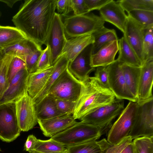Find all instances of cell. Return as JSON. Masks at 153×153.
<instances>
[{
	"mask_svg": "<svg viewBox=\"0 0 153 153\" xmlns=\"http://www.w3.org/2000/svg\"><path fill=\"white\" fill-rule=\"evenodd\" d=\"M37 139L34 135H29L25 144L24 150L29 153H33L34 152Z\"/></svg>",
	"mask_w": 153,
	"mask_h": 153,
	"instance_id": "45",
	"label": "cell"
},
{
	"mask_svg": "<svg viewBox=\"0 0 153 153\" xmlns=\"http://www.w3.org/2000/svg\"><path fill=\"white\" fill-rule=\"evenodd\" d=\"M29 73L26 68L20 71L13 78L0 99V105L16 102L27 92V83Z\"/></svg>",
	"mask_w": 153,
	"mask_h": 153,
	"instance_id": "15",
	"label": "cell"
},
{
	"mask_svg": "<svg viewBox=\"0 0 153 153\" xmlns=\"http://www.w3.org/2000/svg\"><path fill=\"white\" fill-rule=\"evenodd\" d=\"M41 49V46L26 37L1 51L6 54L20 57L24 60L26 56Z\"/></svg>",
	"mask_w": 153,
	"mask_h": 153,
	"instance_id": "24",
	"label": "cell"
},
{
	"mask_svg": "<svg viewBox=\"0 0 153 153\" xmlns=\"http://www.w3.org/2000/svg\"><path fill=\"white\" fill-rule=\"evenodd\" d=\"M67 153H102L103 147L101 140L92 141L66 147Z\"/></svg>",
	"mask_w": 153,
	"mask_h": 153,
	"instance_id": "32",
	"label": "cell"
},
{
	"mask_svg": "<svg viewBox=\"0 0 153 153\" xmlns=\"http://www.w3.org/2000/svg\"><path fill=\"white\" fill-rule=\"evenodd\" d=\"M13 57L0 52V99L8 87V72Z\"/></svg>",
	"mask_w": 153,
	"mask_h": 153,
	"instance_id": "31",
	"label": "cell"
},
{
	"mask_svg": "<svg viewBox=\"0 0 153 153\" xmlns=\"http://www.w3.org/2000/svg\"><path fill=\"white\" fill-rule=\"evenodd\" d=\"M42 51V49L38 50L25 57L26 68L29 74L36 71L38 63Z\"/></svg>",
	"mask_w": 153,
	"mask_h": 153,
	"instance_id": "38",
	"label": "cell"
},
{
	"mask_svg": "<svg viewBox=\"0 0 153 153\" xmlns=\"http://www.w3.org/2000/svg\"><path fill=\"white\" fill-rule=\"evenodd\" d=\"M26 68L25 61L22 58L13 56L10 63L7 76V85L13 78L21 70ZM8 88V87H7Z\"/></svg>",
	"mask_w": 153,
	"mask_h": 153,
	"instance_id": "37",
	"label": "cell"
},
{
	"mask_svg": "<svg viewBox=\"0 0 153 153\" xmlns=\"http://www.w3.org/2000/svg\"><path fill=\"white\" fill-rule=\"evenodd\" d=\"M35 105L38 120L65 115L58 109L56 99L49 94H47Z\"/></svg>",
	"mask_w": 153,
	"mask_h": 153,
	"instance_id": "23",
	"label": "cell"
},
{
	"mask_svg": "<svg viewBox=\"0 0 153 153\" xmlns=\"http://www.w3.org/2000/svg\"><path fill=\"white\" fill-rule=\"evenodd\" d=\"M92 34L94 39L93 44L92 54L95 53L107 43L119 40L115 30L108 29L105 27Z\"/></svg>",
	"mask_w": 153,
	"mask_h": 153,
	"instance_id": "29",
	"label": "cell"
},
{
	"mask_svg": "<svg viewBox=\"0 0 153 153\" xmlns=\"http://www.w3.org/2000/svg\"><path fill=\"white\" fill-rule=\"evenodd\" d=\"M102 134L97 127L80 121L51 138L67 147L96 141Z\"/></svg>",
	"mask_w": 153,
	"mask_h": 153,
	"instance_id": "4",
	"label": "cell"
},
{
	"mask_svg": "<svg viewBox=\"0 0 153 153\" xmlns=\"http://www.w3.org/2000/svg\"></svg>",
	"mask_w": 153,
	"mask_h": 153,
	"instance_id": "48",
	"label": "cell"
},
{
	"mask_svg": "<svg viewBox=\"0 0 153 153\" xmlns=\"http://www.w3.org/2000/svg\"><path fill=\"white\" fill-rule=\"evenodd\" d=\"M21 131L17 120L16 102L0 105V139L9 143L20 135Z\"/></svg>",
	"mask_w": 153,
	"mask_h": 153,
	"instance_id": "9",
	"label": "cell"
},
{
	"mask_svg": "<svg viewBox=\"0 0 153 153\" xmlns=\"http://www.w3.org/2000/svg\"><path fill=\"white\" fill-rule=\"evenodd\" d=\"M99 11L100 16L105 22L112 24L124 33L128 16L117 1L111 0Z\"/></svg>",
	"mask_w": 153,
	"mask_h": 153,
	"instance_id": "17",
	"label": "cell"
},
{
	"mask_svg": "<svg viewBox=\"0 0 153 153\" xmlns=\"http://www.w3.org/2000/svg\"><path fill=\"white\" fill-rule=\"evenodd\" d=\"M153 137H140L133 141L135 153H153Z\"/></svg>",
	"mask_w": 153,
	"mask_h": 153,
	"instance_id": "36",
	"label": "cell"
},
{
	"mask_svg": "<svg viewBox=\"0 0 153 153\" xmlns=\"http://www.w3.org/2000/svg\"><path fill=\"white\" fill-rule=\"evenodd\" d=\"M108 72L109 88L116 99L137 102V99L131 93L127 86L121 69V64L117 59L107 66Z\"/></svg>",
	"mask_w": 153,
	"mask_h": 153,
	"instance_id": "11",
	"label": "cell"
},
{
	"mask_svg": "<svg viewBox=\"0 0 153 153\" xmlns=\"http://www.w3.org/2000/svg\"><path fill=\"white\" fill-rule=\"evenodd\" d=\"M93 44L84 49L72 61L69 63L68 68L77 79L82 82L88 78L89 74L95 70L91 65Z\"/></svg>",
	"mask_w": 153,
	"mask_h": 153,
	"instance_id": "14",
	"label": "cell"
},
{
	"mask_svg": "<svg viewBox=\"0 0 153 153\" xmlns=\"http://www.w3.org/2000/svg\"><path fill=\"white\" fill-rule=\"evenodd\" d=\"M111 0H85V1L90 12L99 10Z\"/></svg>",
	"mask_w": 153,
	"mask_h": 153,
	"instance_id": "44",
	"label": "cell"
},
{
	"mask_svg": "<svg viewBox=\"0 0 153 153\" xmlns=\"http://www.w3.org/2000/svg\"><path fill=\"white\" fill-rule=\"evenodd\" d=\"M124 108V100L116 99L112 103L92 111L79 120L97 127L103 133L110 129L112 122Z\"/></svg>",
	"mask_w": 153,
	"mask_h": 153,
	"instance_id": "5",
	"label": "cell"
},
{
	"mask_svg": "<svg viewBox=\"0 0 153 153\" xmlns=\"http://www.w3.org/2000/svg\"><path fill=\"white\" fill-rule=\"evenodd\" d=\"M137 90V102H140L153 97V61L145 63L141 67Z\"/></svg>",
	"mask_w": 153,
	"mask_h": 153,
	"instance_id": "18",
	"label": "cell"
},
{
	"mask_svg": "<svg viewBox=\"0 0 153 153\" xmlns=\"http://www.w3.org/2000/svg\"><path fill=\"white\" fill-rule=\"evenodd\" d=\"M53 68L49 67L29 74L27 83V92L33 100L44 88Z\"/></svg>",
	"mask_w": 153,
	"mask_h": 153,
	"instance_id": "20",
	"label": "cell"
},
{
	"mask_svg": "<svg viewBox=\"0 0 153 153\" xmlns=\"http://www.w3.org/2000/svg\"><path fill=\"white\" fill-rule=\"evenodd\" d=\"M117 1L127 13L135 10L153 11V0H121Z\"/></svg>",
	"mask_w": 153,
	"mask_h": 153,
	"instance_id": "33",
	"label": "cell"
},
{
	"mask_svg": "<svg viewBox=\"0 0 153 153\" xmlns=\"http://www.w3.org/2000/svg\"><path fill=\"white\" fill-rule=\"evenodd\" d=\"M128 15L146 28L153 25V11L133 10L128 13Z\"/></svg>",
	"mask_w": 153,
	"mask_h": 153,
	"instance_id": "35",
	"label": "cell"
},
{
	"mask_svg": "<svg viewBox=\"0 0 153 153\" xmlns=\"http://www.w3.org/2000/svg\"><path fill=\"white\" fill-rule=\"evenodd\" d=\"M1 151V149L0 148V151Z\"/></svg>",
	"mask_w": 153,
	"mask_h": 153,
	"instance_id": "47",
	"label": "cell"
},
{
	"mask_svg": "<svg viewBox=\"0 0 153 153\" xmlns=\"http://www.w3.org/2000/svg\"><path fill=\"white\" fill-rule=\"evenodd\" d=\"M121 67L127 87L137 100L138 88L141 67L121 64Z\"/></svg>",
	"mask_w": 153,
	"mask_h": 153,
	"instance_id": "27",
	"label": "cell"
},
{
	"mask_svg": "<svg viewBox=\"0 0 153 153\" xmlns=\"http://www.w3.org/2000/svg\"><path fill=\"white\" fill-rule=\"evenodd\" d=\"M26 37L16 27L0 25V52Z\"/></svg>",
	"mask_w": 153,
	"mask_h": 153,
	"instance_id": "25",
	"label": "cell"
},
{
	"mask_svg": "<svg viewBox=\"0 0 153 153\" xmlns=\"http://www.w3.org/2000/svg\"><path fill=\"white\" fill-rule=\"evenodd\" d=\"M16 115L21 131H27L38 123L35 105L33 100L26 93L16 102Z\"/></svg>",
	"mask_w": 153,
	"mask_h": 153,
	"instance_id": "12",
	"label": "cell"
},
{
	"mask_svg": "<svg viewBox=\"0 0 153 153\" xmlns=\"http://www.w3.org/2000/svg\"><path fill=\"white\" fill-rule=\"evenodd\" d=\"M132 140L128 136L119 143L113 144L108 143L105 139H102V153H135Z\"/></svg>",
	"mask_w": 153,
	"mask_h": 153,
	"instance_id": "28",
	"label": "cell"
},
{
	"mask_svg": "<svg viewBox=\"0 0 153 153\" xmlns=\"http://www.w3.org/2000/svg\"><path fill=\"white\" fill-rule=\"evenodd\" d=\"M56 7L58 13L65 16L72 11L70 0H56Z\"/></svg>",
	"mask_w": 153,
	"mask_h": 153,
	"instance_id": "43",
	"label": "cell"
},
{
	"mask_svg": "<svg viewBox=\"0 0 153 153\" xmlns=\"http://www.w3.org/2000/svg\"><path fill=\"white\" fill-rule=\"evenodd\" d=\"M143 54V65L146 62L153 61V25L145 29Z\"/></svg>",
	"mask_w": 153,
	"mask_h": 153,
	"instance_id": "34",
	"label": "cell"
},
{
	"mask_svg": "<svg viewBox=\"0 0 153 153\" xmlns=\"http://www.w3.org/2000/svg\"><path fill=\"white\" fill-rule=\"evenodd\" d=\"M83 85V82L75 78L67 68L60 75L47 94L56 99L76 102Z\"/></svg>",
	"mask_w": 153,
	"mask_h": 153,
	"instance_id": "6",
	"label": "cell"
},
{
	"mask_svg": "<svg viewBox=\"0 0 153 153\" xmlns=\"http://www.w3.org/2000/svg\"><path fill=\"white\" fill-rule=\"evenodd\" d=\"M138 108L137 102L129 101L110 128L107 140L108 143L117 144L128 136L134 124Z\"/></svg>",
	"mask_w": 153,
	"mask_h": 153,
	"instance_id": "7",
	"label": "cell"
},
{
	"mask_svg": "<svg viewBox=\"0 0 153 153\" xmlns=\"http://www.w3.org/2000/svg\"><path fill=\"white\" fill-rule=\"evenodd\" d=\"M137 103L136 118L128 136L132 139L143 136L153 137V97Z\"/></svg>",
	"mask_w": 153,
	"mask_h": 153,
	"instance_id": "8",
	"label": "cell"
},
{
	"mask_svg": "<svg viewBox=\"0 0 153 153\" xmlns=\"http://www.w3.org/2000/svg\"><path fill=\"white\" fill-rule=\"evenodd\" d=\"M70 5L74 15L79 16L89 13L90 11L85 0H70Z\"/></svg>",
	"mask_w": 153,
	"mask_h": 153,
	"instance_id": "39",
	"label": "cell"
},
{
	"mask_svg": "<svg viewBox=\"0 0 153 153\" xmlns=\"http://www.w3.org/2000/svg\"><path fill=\"white\" fill-rule=\"evenodd\" d=\"M83 82L81 94L72 114L75 120H79L92 111L111 103L116 99L111 91L102 85L94 76H88Z\"/></svg>",
	"mask_w": 153,
	"mask_h": 153,
	"instance_id": "2",
	"label": "cell"
},
{
	"mask_svg": "<svg viewBox=\"0 0 153 153\" xmlns=\"http://www.w3.org/2000/svg\"><path fill=\"white\" fill-rule=\"evenodd\" d=\"M51 66L50 54L48 46L43 50L39 59L36 71L42 70Z\"/></svg>",
	"mask_w": 153,
	"mask_h": 153,
	"instance_id": "42",
	"label": "cell"
},
{
	"mask_svg": "<svg viewBox=\"0 0 153 153\" xmlns=\"http://www.w3.org/2000/svg\"><path fill=\"white\" fill-rule=\"evenodd\" d=\"M67 153L66 147L51 138L47 140L38 139L33 153Z\"/></svg>",
	"mask_w": 153,
	"mask_h": 153,
	"instance_id": "30",
	"label": "cell"
},
{
	"mask_svg": "<svg viewBox=\"0 0 153 153\" xmlns=\"http://www.w3.org/2000/svg\"><path fill=\"white\" fill-rule=\"evenodd\" d=\"M56 100L57 108L60 111L65 114H72L76 102L60 99Z\"/></svg>",
	"mask_w": 153,
	"mask_h": 153,
	"instance_id": "40",
	"label": "cell"
},
{
	"mask_svg": "<svg viewBox=\"0 0 153 153\" xmlns=\"http://www.w3.org/2000/svg\"><path fill=\"white\" fill-rule=\"evenodd\" d=\"M71 115H63L49 119L38 120V123L43 134L52 137L73 126L76 123Z\"/></svg>",
	"mask_w": 153,
	"mask_h": 153,
	"instance_id": "16",
	"label": "cell"
},
{
	"mask_svg": "<svg viewBox=\"0 0 153 153\" xmlns=\"http://www.w3.org/2000/svg\"><path fill=\"white\" fill-rule=\"evenodd\" d=\"M20 0H1L0 1L2 2L7 4L9 7L11 8L13 7V5L17 2Z\"/></svg>",
	"mask_w": 153,
	"mask_h": 153,
	"instance_id": "46",
	"label": "cell"
},
{
	"mask_svg": "<svg viewBox=\"0 0 153 153\" xmlns=\"http://www.w3.org/2000/svg\"><path fill=\"white\" fill-rule=\"evenodd\" d=\"M69 61L65 55H62L53 65L52 71L43 89L33 100L35 104L47 95L51 87L61 74L68 68Z\"/></svg>",
	"mask_w": 153,
	"mask_h": 153,
	"instance_id": "22",
	"label": "cell"
},
{
	"mask_svg": "<svg viewBox=\"0 0 153 153\" xmlns=\"http://www.w3.org/2000/svg\"><path fill=\"white\" fill-rule=\"evenodd\" d=\"M123 36L143 65V45L146 28L127 15Z\"/></svg>",
	"mask_w": 153,
	"mask_h": 153,
	"instance_id": "13",
	"label": "cell"
},
{
	"mask_svg": "<svg viewBox=\"0 0 153 153\" xmlns=\"http://www.w3.org/2000/svg\"><path fill=\"white\" fill-rule=\"evenodd\" d=\"M94 41L92 34L85 35L67 39L61 56L65 55L70 62L88 46L93 44Z\"/></svg>",
	"mask_w": 153,
	"mask_h": 153,
	"instance_id": "21",
	"label": "cell"
},
{
	"mask_svg": "<svg viewBox=\"0 0 153 153\" xmlns=\"http://www.w3.org/2000/svg\"><path fill=\"white\" fill-rule=\"evenodd\" d=\"M56 0H25L12 21L27 38L46 45L54 17Z\"/></svg>",
	"mask_w": 153,
	"mask_h": 153,
	"instance_id": "1",
	"label": "cell"
},
{
	"mask_svg": "<svg viewBox=\"0 0 153 153\" xmlns=\"http://www.w3.org/2000/svg\"><path fill=\"white\" fill-rule=\"evenodd\" d=\"M105 22L93 13L73 15L66 17L63 22L67 39L87 34H92L104 27Z\"/></svg>",
	"mask_w": 153,
	"mask_h": 153,
	"instance_id": "3",
	"label": "cell"
},
{
	"mask_svg": "<svg viewBox=\"0 0 153 153\" xmlns=\"http://www.w3.org/2000/svg\"><path fill=\"white\" fill-rule=\"evenodd\" d=\"M94 77L104 86L109 88L108 72L107 66L96 67Z\"/></svg>",
	"mask_w": 153,
	"mask_h": 153,
	"instance_id": "41",
	"label": "cell"
},
{
	"mask_svg": "<svg viewBox=\"0 0 153 153\" xmlns=\"http://www.w3.org/2000/svg\"><path fill=\"white\" fill-rule=\"evenodd\" d=\"M118 40L107 43L95 53L92 54L91 59V66L94 68L106 66L114 62L115 60L116 55L118 51Z\"/></svg>",
	"mask_w": 153,
	"mask_h": 153,
	"instance_id": "19",
	"label": "cell"
},
{
	"mask_svg": "<svg viewBox=\"0 0 153 153\" xmlns=\"http://www.w3.org/2000/svg\"><path fill=\"white\" fill-rule=\"evenodd\" d=\"M119 55L117 59L122 64L141 67V64L135 53L123 36L118 40Z\"/></svg>",
	"mask_w": 153,
	"mask_h": 153,
	"instance_id": "26",
	"label": "cell"
},
{
	"mask_svg": "<svg viewBox=\"0 0 153 153\" xmlns=\"http://www.w3.org/2000/svg\"><path fill=\"white\" fill-rule=\"evenodd\" d=\"M67 39L61 16L55 12L46 44L49 49L51 65L60 57Z\"/></svg>",
	"mask_w": 153,
	"mask_h": 153,
	"instance_id": "10",
	"label": "cell"
}]
</instances>
